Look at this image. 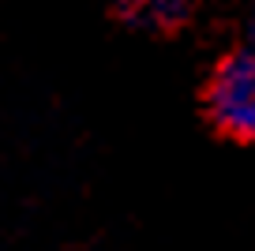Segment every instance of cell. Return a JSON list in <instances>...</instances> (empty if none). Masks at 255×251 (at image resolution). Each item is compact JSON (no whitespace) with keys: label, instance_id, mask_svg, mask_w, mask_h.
Segmentation results:
<instances>
[{"label":"cell","instance_id":"6da1fadb","mask_svg":"<svg viewBox=\"0 0 255 251\" xmlns=\"http://www.w3.org/2000/svg\"><path fill=\"white\" fill-rule=\"evenodd\" d=\"M210 124L237 142H255V41L222 56L207 83Z\"/></svg>","mask_w":255,"mask_h":251},{"label":"cell","instance_id":"3957f363","mask_svg":"<svg viewBox=\"0 0 255 251\" xmlns=\"http://www.w3.org/2000/svg\"><path fill=\"white\" fill-rule=\"evenodd\" d=\"M248 26H252V41H255V0H252V15H248Z\"/></svg>","mask_w":255,"mask_h":251},{"label":"cell","instance_id":"7a4b0ae2","mask_svg":"<svg viewBox=\"0 0 255 251\" xmlns=\"http://www.w3.org/2000/svg\"><path fill=\"white\" fill-rule=\"evenodd\" d=\"M199 0H113L117 15L124 19L128 26L135 30H154V34H165L176 30L191 19Z\"/></svg>","mask_w":255,"mask_h":251}]
</instances>
